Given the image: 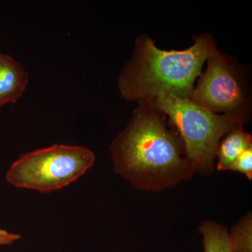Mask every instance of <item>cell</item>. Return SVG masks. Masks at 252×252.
I'll return each instance as SVG.
<instances>
[{
  "label": "cell",
  "instance_id": "cell-1",
  "mask_svg": "<svg viewBox=\"0 0 252 252\" xmlns=\"http://www.w3.org/2000/svg\"><path fill=\"white\" fill-rule=\"evenodd\" d=\"M110 149L114 171L140 190L172 189L195 172L180 135L153 101L138 104Z\"/></svg>",
  "mask_w": 252,
  "mask_h": 252
},
{
  "label": "cell",
  "instance_id": "cell-2",
  "mask_svg": "<svg viewBox=\"0 0 252 252\" xmlns=\"http://www.w3.org/2000/svg\"><path fill=\"white\" fill-rule=\"evenodd\" d=\"M193 40L183 51H165L149 36H138L132 57L118 79L121 96L138 104L162 94L191 98L204 63L219 51L210 34L193 36Z\"/></svg>",
  "mask_w": 252,
  "mask_h": 252
},
{
  "label": "cell",
  "instance_id": "cell-3",
  "mask_svg": "<svg viewBox=\"0 0 252 252\" xmlns=\"http://www.w3.org/2000/svg\"><path fill=\"white\" fill-rule=\"evenodd\" d=\"M169 117L185 144L187 158L195 172L211 175L220 139L249 117L236 114H215L190 99L162 94L153 101Z\"/></svg>",
  "mask_w": 252,
  "mask_h": 252
},
{
  "label": "cell",
  "instance_id": "cell-4",
  "mask_svg": "<svg viewBox=\"0 0 252 252\" xmlns=\"http://www.w3.org/2000/svg\"><path fill=\"white\" fill-rule=\"evenodd\" d=\"M94 160V152L86 147L54 144L20 156L6 178L17 188L51 193L79 180Z\"/></svg>",
  "mask_w": 252,
  "mask_h": 252
},
{
  "label": "cell",
  "instance_id": "cell-5",
  "mask_svg": "<svg viewBox=\"0 0 252 252\" xmlns=\"http://www.w3.org/2000/svg\"><path fill=\"white\" fill-rule=\"evenodd\" d=\"M207 61L190 99L215 114L250 117L248 93L237 67L219 51Z\"/></svg>",
  "mask_w": 252,
  "mask_h": 252
},
{
  "label": "cell",
  "instance_id": "cell-6",
  "mask_svg": "<svg viewBox=\"0 0 252 252\" xmlns=\"http://www.w3.org/2000/svg\"><path fill=\"white\" fill-rule=\"evenodd\" d=\"M29 81L23 64L14 58L0 52V108L16 103L22 97Z\"/></svg>",
  "mask_w": 252,
  "mask_h": 252
},
{
  "label": "cell",
  "instance_id": "cell-7",
  "mask_svg": "<svg viewBox=\"0 0 252 252\" xmlns=\"http://www.w3.org/2000/svg\"><path fill=\"white\" fill-rule=\"evenodd\" d=\"M217 151L218 157L217 170H228L239 156L252 147L251 135L245 132L240 124L222 137Z\"/></svg>",
  "mask_w": 252,
  "mask_h": 252
},
{
  "label": "cell",
  "instance_id": "cell-8",
  "mask_svg": "<svg viewBox=\"0 0 252 252\" xmlns=\"http://www.w3.org/2000/svg\"><path fill=\"white\" fill-rule=\"evenodd\" d=\"M199 230L203 236L204 252H234L229 233L223 225L206 220Z\"/></svg>",
  "mask_w": 252,
  "mask_h": 252
},
{
  "label": "cell",
  "instance_id": "cell-9",
  "mask_svg": "<svg viewBox=\"0 0 252 252\" xmlns=\"http://www.w3.org/2000/svg\"><path fill=\"white\" fill-rule=\"evenodd\" d=\"M234 252H252V215L248 212L229 233Z\"/></svg>",
  "mask_w": 252,
  "mask_h": 252
},
{
  "label": "cell",
  "instance_id": "cell-10",
  "mask_svg": "<svg viewBox=\"0 0 252 252\" xmlns=\"http://www.w3.org/2000/svg\"><path fill=\"white\" fill-rule=\"evenodd\" d=\"M228 170L240 172L247 176L249 180L252 179V147L245 150L239 156Z\"/></svg>",
  "mask_w": 252,
  "mask_h": 252
},
{
  "label": "cell",
  "instance_id": "cell-11",
  "mask_svg": "<svg viewBox=\"0 0 252 252\" xmlns=\"http://www.w3.org/2000/svg\"><path fill=\"white\" fill-rule=\"evenodd\" d=\"M21 238V236L19 234L9 233L7 230L0 229V245H12Z\"/></svg>",
  "mask_w": 252,
  "mask_h": 252
}]
</instances>
